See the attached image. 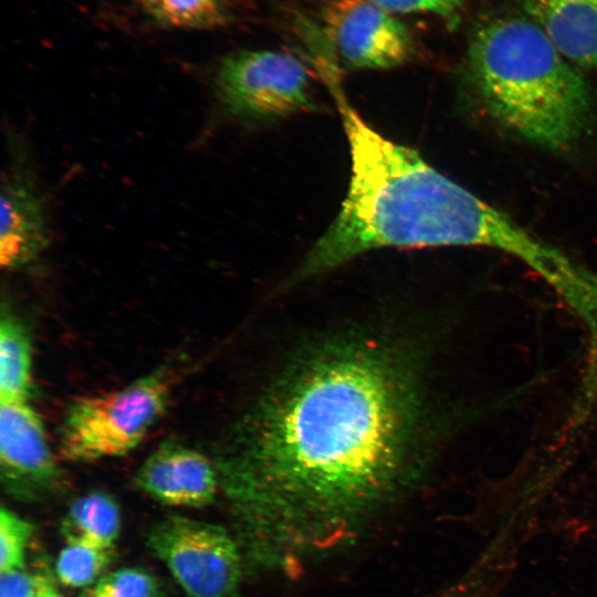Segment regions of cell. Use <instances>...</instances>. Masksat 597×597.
Segmentation results:
<instances>
[{"mask_svg": "<svg viewBox=\"0 0 597 597\" xmlns=\"http://www.w3.org/2000/svg\"><path fill=\"white\" fill-rule=\"evenodd\" d=\"M216 92L231 115L249 121H272L314 106L308 69L282 51L228 55L218 67Z\"/></svg>", "mask_w": 597, "mask_h": 597, "instance_id": "5", "label": "cell"}, {"mask_svg": "<svg viewBox=\"0 0 597 597\" xmlns=\"http://www.w3.org/2000/svg\"><path fill=\"white\" fill-rule=\"evenodd\" d=\"M525 12L572 63L597 71V0H522Z\"/></svg>", "mask_w": 597, "mask_h": 597, "instance_id": "11", "label": "cell"}, {"mask_svg": "<svg viewBox=\"0 0 597 597\" xmlns=\"http://www.w3.org/2000/svg\"><path fill=\"white\" fill-rule=\"evenodd\" d=\"M158 579L139 568H122L102 576L83 597H163Z\"/></svg>", "mask_w": 597, "mask_h": 597, "instance_id": "16", "label": "cell"}, {"mask_svg": "<svg viewBox=\"0 0 597 597\" xmlns=\"http://www.w3.org/2000/svg\"><path fill=\"white\" fill-rule=\"evenodd\" d=\"M332 92L347 136L352 176L327 231L296 271V279L329 271L368 250L396 247H485L513 254L546 274L562 252L431 167L417 151L373 129Z\"/></svg>", "mask_w": 597, "mask_h": 597, "instance_id": "2", "label": "cell"}, {"mask_svg": "<svg viewBox=\"0 0 597 597\" xmlns=\"http://www.w3.org/2000/svg\"><path fill=\"white\" fill-rule=\"evenodd\" d=\"M50 242L46 208L35 181L25 170H11L1 191V265L8 270L30 265Z\"/></svg>", "mask_w": 597, "mask_h": 597, "instance_id": "10", "label": "cell"}, {"mask_svg": "<svg viewBox=\"0 0 597 597\" xmlns=\"http://www.w3.org/2000/svg\"><path fill=\"white\" fill-rule=\"evenodd\" d=\"M147 545L188 597H234L243 555L222 526L171 515L149 532Z\"/></svg>", "mask_w": 597, "mask_h": 597, "instance_id": "6", "label": "cell"}, {"mask_svg": "<svg viewBox=\"0 0 597 597\" xmlns=\"http://www.w3.org/2000/svg\"><path fill=\"white\" fill-rule=\"evenodd\" d=\"M33 525L14 512L0 511V570L1 573L23 568L27 543Z\"/></svg>", "mask_w": 597, "mask_h": 597, "instance_id": "17", "label": "cell"}, {"mask_svg": "<svg viewBox=\"0 0 597 597\" xmlns=\"http://www.w3.org/2000/svg\"><path fill=\"white\" fill-rule=\"evenodd\" d=\"M321 21L329 46L346 67L391 69L413 54L407 28L395 13L371 1L329 0Z\"/></svg>", "mask_w": 597, "mask_h": 597, "instance_id": "7", "label": "cell"}, {"mask_svg": "<svg viewBox=\"0 0 597 597\" xmlns=\"http://www.w3.org/2000/svg\"><path fill=\"white\" fill-rule=\"evenodd\" d=\"M31 390V339L23 323L3 305L0 316V401H28Z\"/></svg>", "mask_w": 597, "mask_h": 597, "instance_id": "13", "label": "cell"}, {"mask_svg": "<svg viewBox=\"0 0 597 597\" xmlns=\"http://www.w3.org/2000/svg\"><path fill=\"white\" fill-rule=\"evenodd\" d=\"M144 13L160 25L209 30L230 19L228 0H137Z\"/></svg>", "mask_w": 597, "mask_h": 597, "instance_id": "14", "label": "cell"}, {"mask_svg": "<svg viewBox=\"0 0 597 597\" xmlns=\"http://www.w3.org/2000/svg\"><path fill=\"white\" fill-rule=\"evenodd\" d=\"M135 483L154 500L174 506L208 505L220 489L216 463L174 440H165L145 459Z\"/></svg>", "mask_w": 597, "mask_h": 597, "instance_id": "9", "label": "cell"}, {"mask_svg": "<svg viewBox=\"0 0 597 597\" xmlns=\"http://www.w3.org/2000/svg\"><path fill=\"white\" fill-rule=\"evenodd\" d=\"M113 549H101L69 544L56 561L60 582L70 587H85L93 584L112 561Z\"/></svg>", "mask_w": 597, "mask_h": 597, "instance_id": "15", "label": "cell"}, {"mask_svg": "<svg viewBox=\"0 0 597 597\" xmlns=\"http://www.w3.org/2000/svg\"><path fill=\"white\" fill-rule=\"evenodd\" d=\"M121 527L119 507L107 493L94 491L71 503L61 523L69 544L113 549Z\"/></svg>", "mask_w": 597, "mask_h": 597, "instance_id": "12", "label": "cell"}, {"mask_svg": "<svg viewBox=\"0 0 597 597\" xmlns=\"http://www.w3.org/2000/svg\"><path fill=\"white\" fill-rule=\"evenodd\" d=\"M532 20L498 18L473 32L467 75L484 111L541 147L566 151L595 117L590 86Z\"/></svg>", "mask_w": 597, "mask_h": 597, "instance_id": "3", "label": "cell"}, {"mask_svg": "<svg viewBox=\"0 0 597 597\" xmlns=\"http://www.w3.org/2000/svg\"><path fill=\"white\" fill-rule=\"evenodd\" d=\"M38 597H62L57 590L52 586V584L45 578Z\"/></svg>", "mask_w": 597, "mask_h": 597, "instance_id": "20", "label": "cell"}, {"mask_svg": "<svg viewBox=\"0 0 597 597\" xmlns=\"http://www.w3.org/2000/svg\"><path fill=\"white\" fill-rule=\"evenodd\" d=\"M416 373L390 345L339 339L298 363L214 461L243 558L292 566L355 536L406 481Z\"/></svg>", "mask_w": 597, "mask_h": 597, "instance_id": "1", "label": "cell"}, {"mask_svg": "<svg viewBox=\"0 0 597 597\" xmlns=\"http://www.w3.org/2000/svg\"><path fill=\"white\" fill-rule=\"evenodd\" d=\"M44 579L23 569L1 573L0 597H38Z\"/></svg>", "mask_w": 597, "mask_h": 597, "instance_id": "19", "label": "cell"}, {"mask_svg": "<svg viewBox=\"0 0 597 597\" xmlns=\"http://www.w3.org/2000/svg\"><path fill=\"white\" fill-rule=\"evenodd\" d=\"M172 367L161 365L122 388L73 400L59 429V457L86 463L136 449L168 408L177 379Z\"/></svg>", "mask_w": 597, "mask_h": 597, "instance_id": "4", "label": "cell"}, {"mask_svg": "<svg viewBox=\"0 0 597 597\" xmlns=\"http://www.w3.org/2000/svg\"><path fill=\"white\" fill-rule=\"evenodd\" d=\"M0 478L10 495L24 501L62 488V470L29 401H0Z\"/></svg>", "mask_w": 597, "mask_h": 597, "instance_id": "8", "label": "cell"}, {"mask_svg": "<svg viewBox=\"0 0 597 597\" xmlns=\"http://www.w3.org/2000/svg\"><path fill=\"white\" fill-rule=\"evenodd\" d=\"M392 13H427L448 22L458 19L465 0H368Z\"/></svg>", "mask_w": 597, "mask_h": 597, "instance_id": "18", "label": "cell"}]
</instances>
